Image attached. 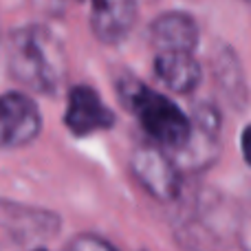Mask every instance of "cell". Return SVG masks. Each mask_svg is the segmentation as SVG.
Segmentation results:
<instances>
[{"label": "cell", "instance_id": "cell-1", "mask_svg": "<svg viewBox=\"0 0 251 251\" xmlns=\"http://www.w3.org/2000/svg\"><path fill=\"white\" fill-rule=\"evenodd\" d=\"M4 62L11 79L44 97L57 95L69 73L66 51L60 38L38 22L9 31L4 40Z\"/></svg>", "mask_w": 251, "mask_h": 251}, {"label": "cell", "instance_id": "cell-2", "mask_svg": "<svg viewBox=\"0 0 251 251\" xmlns=\"http://www.w3.org/2000/svg\"><path fill=\"white\" fill-rule=\"evenodd\" d=\"M117 93L150 141L159 143L170 154L187 146L192 137V115L183 113L168 95L134 77L119 79Z\"/></svg>", "mask_w": 251, "mask_h": 251}, {"label": "cell", "instance_id": "cell-3", "mask_svg": "<svg viewBox=\"0 0 251 251\" xmlns=\"http://www.w3.org/2000/svg\"><path fill=\"white\" fill-rule=\"evenodd\" d=\"M60 227L62 221L55 212L2 199L0 231L4 249H44L60 234Z\"/></svg>", "mask_w": 251, "mask_h": 251}, {"label": "cell", "instance_id": "cell-4", "mask_svg": "<svg viewBox=\"0 0 251 251\" xmlns=\"http://www.w3.org/2000/svg\"><path fill=\"white\" fill-rule=\"evenodd\" d=\"M130 172L134 181L156 201L172 203L181 194V172L178 163L159 143H139L130 154Z\"/></svg>", "mask_w": 251, "mask_h": 251}, {"label": "cell", "instance_id": "cell-5", "mask_svg": "<svg viewBox=\"0 0 251 251\" xmlns=\"http://www.w3.org/2000/svg\"><path fill=\"white\" fill-rule=\"evenodd\" d=\"M223 119L216 106L199 101L192 110V137L185 148L174 152V161L183 172H203L216 163L221 154Z\"/></svg>", "mask_w": 251, "mask_h": 251}, {"label": "cell", "instance_id": "cell-6", "mask_svg": "<svg viewBox=\"0 0 251 251\" xmlns=\"http://www.w3.org/2000/svg\"><path fill=\"white\" fill-rule=\"evenodd\" d=\"M117 124V115L100 97L95 88L77 84L66 95L64 126L73 137L86 139L97 132H108Z\"/></svg>", "mask_w": 251, "mask_h": 251}, {"label": "cell", "instance_id": "cell-7", "mask_svg": "<svg viewBox=\"0 0 251 251\" xmlns=\"http://www.w3.org/2000/svg\"><path fill=\"white\" fill-rule=\"evenodd\" d=\"M2 141L4 150L25 148L42 132V113L31 95L20 91H7L2 95Z\"/></svg>", "mask_w": 251, "mask_h": 251}, {"label": "cell", "instance_id": "cell-8", "mask_svg": "<svg viewBox=\"0 0 251 251\" xmlns=\"http://www.w3.org/2000/svg\"><path fill=\"white\" fill-rule=\"evenodd\" d=\"M137 22V0H91L88 26L97 42L122 44Z\"/></svg>", "mask_w": 251, "mask_h": 251}, {"label": "cell", "instance_id": "cell-9", "mask_svg": "<svg viewBox=\"0 0 251 251\" xmlns=\"http://www.w3.org/2000/svg\"><path fill=\"white\" fill-rule=\"evenodd\" d=\"M154 77L176 95H190L201 86L203 66L190 51H159L152 62Z\"/></svg>", "mask_w": 251, "mask_h": 251}, {"label": "cell", "instance_id": "cell-10", "mask_svg": "<svg viewBox=\"0 0 251 251\" xmlns=\"http://www.w3.org/2000/svg\"><path fill=\"white\" fill-rule=\"evenodd\" d=\"M150 38L159 51H190L199 49L201 29L192 13L172 9L156 16L150 25Z\"/></svg>", "mask_w": 251, "mask_h": 251}, {"label": "cell", "instance_id": "cell-11", "mask_svg": "<svg viewBox=\"0 0 251 251\" xmlns=\"http://www.w3.org/2000/svg\"><path fill=\"white\" fill-rule=\"evenodd\" d=\"M66 249H73V251H115L117 247L100 234H79V236H75L73 240L66 243Z\"/></svg>", "mask_w": 251, "mask_h": 251}, {"label": "cell", "instance_id": "cell-12", "mask_svg": "<svg viewBox=\"0 0 251 251\" xmlns=\"http://www.w3.org/2000/svg\"><path fill=\"white\" fill-rule=\"evenodd\" d=\"M31 7L38 9L40 13H47V16H60L64 11L66 0H29Z\"/></svg>", "mask_w": 251, "mask_h": 251}, {"label": "cell", "instance_id": "cell-13", "mask_svg": "<svg viewBox=\"0 0 251 251\" xmlns=\"http://www.w3.org/2000/svg\"><path fill=\"white\" fill-rule=\"evenodd\" d=\"M240 154H243L245 163L251 168V124H247L240 132Z\"/></svg>", "mask_w": 251, "mask_h": 251}]
</instances>
